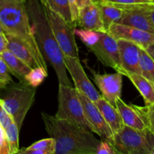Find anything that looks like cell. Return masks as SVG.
Instances as JSON below:
<instances>
[{"label":"cell","instance_id":"603a6c76","mask_svg":"<svg viewBox=\"0 0 154 154\" xmlns=\"http://www.w3.org/2000/svg\"><path fill=\"white\" fill-rule=\"evenodd\" d=\"M45 7L60 14L68 22H73L68 0H39Z\"/></svg>","mask_w":154,"mask_h":154},{"label":"cell","instance_id":"8d00e7d4","mask_svg":"<svg viewBox=\"0 0 154 154\" xmlns=\"http://www.w3.org/2000/svg\"><path fill=\"white\" fill-rule=\"evenodd\" d=\"M93 0H76L77 5H78V8H81L84 6L90 4L91 2H93Z\"/></svg>","mask_w":154,"mask_h":154},{"label":"cell","instance_id":"d6a6232c","mask_svg":"<svg viewBox=\"0 0 154 154\" xmlns=\"http://www.w3.org/2000/svg\"><path fill=\"white\" fill-rule=\"evenodd\" d=\"M0 154H9L5 131L0 126Z\"/></svg>","mask_w":154,"mask_h":154},{"label":"cell","instance_id":"d590c367","mask_svg":"<svg viewBox=\"0 0 154 154\" xmlns=\"http://www.w3.org/2000/svg\"><path fill=\"white\" fill-rule=\"evenodd\" d=\"M147 14H148L149 18L150 20V22H151L152 26H153L154 29V5H149L147 8Z\"/></svg>","mask_w":154,"mask_h":154},{"label":"cell","instance_id":"e575fe53","mask_svg":"<svg viewBox=\"0 0 154 154\" xmlns=\"http://www.w3.org/2000/svg\"><path fill=\"white\" fill-rule=\"evenodd\" d=\"M8 41L5 33H0V54L7 50Z\"/></svg>","mask_w":154,"mask_h":154},{"label":"cell","instance_id":"4fadbf2b","mask_svg":"<svg viewBox=\"0 0 154 154\" xmlns=\"http://www.w3.org/2000/svg\"><path fill=\"white\" fill-rule=\"evenodd\" d=\"M76 91L83 105L86 117L96 130V134L99 135L102 140H106L111 142L114 136L112 131L105 120L95 102L90 100L87 96L78 90H76Z\"/></svg>","mask_w":154,"mask_h":154},{"label":"cell","instance_id":"ab89813d","mask_svg":"<svg viewBox=\"0 0 154 154\" xmlns=\"http://www.w3.org/2000/svg\"><path fill=\"white\" fill-rule=\"evenodd\" d=\"M23 1H24V2H25V1H26V0H23Z\"/></svg>","mask_w":154,"mask_h":154},{"label":"cell","instance_id":"8992f818","mask_svg":"<svg viewBox=\"0 0 154 154\" xmlns=\"http://www.w3.org/2000/svg\"><path fill=\"white\" fill-rule=\"evenodd\" d=\"M55 116L96 134V130L86 117L76 89L72 86L59 84L58 110Z\"/></svg>","mask_w":154,"mask_h":154},{"label":"cell","instance_id":"3957f363","mask_svg":"<svg viewBox=\"0 0 154 154\" xmlns=\"http://www.w3.org/2000/svg\"><path fill=\"white\" fill-rule=\"evenodd\" d=\"M0 23L5 34L20 38L26 42L36 54L42 56L33 34L25 2L0 0Z\"/></svg>","mask_w":154,"mask_h":154},{"label":"cell","instance_id":"9a60e30c","mask_svg":"<svg viewBox=\"0 0 154 154\" xmlns=\"http://www.w3.org/2000/svg\"><path fill=\"white\" fill-rule=\"evenodd\" d=\"M119 56L123 75L126 72L141 74L139 67L140 48L136 44L124 39H117Z\"/></svg>","mask_w":154,"mask_h":154},{"label":"cell","instance_id":"5b68a950","mask_svg":"<svg viewBox=\"0 0 154 154\" xmlns=\"http://www.w3.org/2000/svg\"><path fill=\"white\" fill-rule=\"evenodd\" d=\"M35 93V87L20 82L11 87L6 91L4 97L0 98L3 106L11 116L19 131L27 113L34 103Z\"/></svg>","mask_w":154,"mask_h":154},{"label":"cell","instance_id":"52a82bcc","mask_svg":"<svg viewBox=\"0 0 154 154\" xmlns=\"http://www.w3.org/2000/svg\"><path fill=\"white\" fill-rule=\"evenodd\" d=\"M56 40L64 55L79 59L78 45L75 41V22H68L60 14L44 6Z\"/></svg>","mask_w":154,"mask_h":154},{"label":"cell","instance_id":"ba28073f","mask_svg":"<svg viewBox=\"0 0 154 154\" xmlns=\"http://www.w3.org/2000/svg\"><path fill=\"white\" fill-rule=\"evenodd\" d=\"M87 48L104 66L112 68L116 72L123 75V70L120 65L117 40L113 36L106 32H101L99 41Z\"/></svg>","mask_w":154,"mask_h":154},{"label":"cell","instance_id":"83f0119b","mask_svg":"<svg viewBox=\"0 0 154 154\" xmlns=\"http://www.w3.org/2000/svg\"><path fill=\"white\" fill-rule=\"evenodd\" d=\"M135 107L144 119L147 128L154 135V104L151 105H145L144 107L137 105H135Z\"/></svg>","mask_w":154,"mask_h":154},{"label":"cell","instance_id":"7c38bea8","mask_svg":"<svg viewBox=\"0 0 154 154\" xmlns=\"http://www.w3.org/2000/svg\"><path fill=\"white\" fill-rule=\"evenodd\" d=\"M8 41L7 50L29 66L32 69L42 67L48 70L46 60L42 56L38 55L24 41L17 36L5 34Z\"/></svg>","mask_w":154,"mask_h":154},{"label":"cell","instance_id":"d6986e66","mask_svg":"<svg viewBox=\"0 0 154 154\" xmlns=\"http://www.w3.org/2000/svg\"><path fill=\"white\" fill-rule=\"evenodd\" d=\"M130 80L133 85L144 99L145 105H151L154 104V83L149 81L141 74L133 72H126L123 75Z\"/></svg>","mask_w":154,"mask_h":154},{"label":"cell","instance_id":"44dd1931","mask_svg":"<svg viewBox=\"0 0 154 154\" xmlns=\"http://www.w3.org/2000/svg\"><path fill=\"white\" fill-rule=\"evenodd\" d=\"M96 2L100 10L104 29L107 32L112 24L117 23V21L120 19L123 14V9L110 3L104 2L99 0H96Z\"/></svg>","mask_w":154,"mask_h":154},{"label":"cell","instance_id":"2e32d148","mask_svg":"<svg viewBox=\"0 0 154 154\" xmlns=\"http://www.w3.org/2000/svg\"><path fill=\"white\" fill-rule=\"evenodd\" d=\"M75 23L76 26L84 29L105 32L99 5L94 0L79 9Z\"/></svg>","mask_w":154,"mask_h":154},{"label":"cell","instance_id":"cb8c5ba5","mask_svg":"<svg viewBox=\"0 0 154 154\" xmlns=\"http://www.w3.org/2000/svg\"><path fill=\"white\" fill-rule=\"evenodd\" d=\"M6 139L8 145L9 154L18 153L19 147V129L14 122L5 129Z\"/></svg>","mask_w":154,"mask_h":154},{"label":"cell","instance_id":"f546056e","mask_svg":"<svg viewBox=\"0 0 154 154\" xmlns=\"http://www.w3.org/2000/svg\"><path fill=\"white\" fill-rule=\"evenodd\" d=\"M114 5H154V2L149 0H99Z\"/></svg>","mask_w":154,"mask_h":154},{"label":"cell","instance_id":"5bb4252c","mask_svg":"<svg viewBox=\"0 0 154 154\" xmlns=\"http://www.w3.org/2000/svg\"><path fill=\"white\" fill-rule=\"evenodd\" d=\"M106 32L117 40L124 39L129 41L143 49H147L150 45L154 44L153 34L118 23L112 24Z\"/></svg>","mask_w":154,"mask_h":154},{"label":"cell","instance_id":"836d02e7","mask_svg":"<svg viewBox=\"0 0 154 154\" xmlns=\"http://www.w3.org/2000/svg\"><path fill=\"white\" fill-rule=\"evenodd\" d=\"M69 4V8H70L71 15H72V19L73 22H75L77 17H78V12H79V8L77 5L76 0H68Z\"/></svg>","mask_w":154,"mask_h":154},{"label":"cell","instance_id":"8fae6325","mask_svg":"<svg viewBox=\"0 0 154 154\" xmlns=\"http://www.w3.org/2000/svg\"><path fill=\"white\" fill-rule=\"evenodd\" d=\"M95 84L100 90L102 96L113 106L116 107V102L121 98L123 76L120 72L113 74L96 73L90 69Z\"/></svg>","mask_w":154,"mask_h":154},{"label":"cell","instance_id":"f1b7e54d","mask_svg":"<svg viewBox=\"0 0 154 154\" xmlns=\"http://www.w3.org/2000/svg\"><path fill=\"white\" fill-rule=\"evenodd\" d=\"M10 73L7 65L0 57V87H5L12 82Z\"/></svg>","mask_w":154,"mask_h":154},{"label":"cell","instance_id":"6da1fadb","mask_svg":"<svg viewBox=\"0 0 154 154\" xmlns=\"http://www.w3.org/2000/svg\"><path fill=\"white\" fill-rule=\"evenodd\" d=\"M25 5L33 34L42 56L57 74L59 84L72 86L62 52L50 26L45 7L39 0H26Z\"/></svg>","mask_w":154,"mask_h":154},{"label":"cell","instance_id":"e0dca14e","mask_svg":"<svg viewBox=\"0 0 154 154\" xmlns=\"http://www.w3.org/2000/svg\"><path fill=\"white\" fill-rule=\"evenodd\" d=\"M116 108L121 117L123 124L138 130H145L147 126L134 105H127L121 98L116 102Z\"/></svg>","mask_w":154,"mask_h":154},{"label":"cell","instance_id":"4dcf8cb0","mask_svg":"<svg viewBox=\"0 0 154 154\" xmlns=\"http://www.w3.org/2000/svg\"><path fill=\"white\" fill-rule=\"evenodd\" d=\"M12 123H14L13 119L4 108L2 103L1 99H0V126L3 129H5Z\"/></svg>","mask_w":154,"mask_h":154},{"label":"cell","instance_id":"7402d4cb","mask_svg":"<svg viewBox=\"0 0 154 154\" xmlns=\"http://www.w3.org/2000/svg\"><path fill=\"white\" fill-rule=\"evenodd\" d=\"M139 67L141 75L154 83V60L145 49H140Z\"/></svg>","mask_w":154,"mask_h":154},{"label":"cell","instance_id":"30bf717a","mask_svg":"<svg viewBox=\"0 0 154 154\" xmlns=\"http://www.w3.org/2000/svg\"><path fill=\"white\" fill-rule=\"evenodd\" d=\"M149 5H114L123 9V14L117 23L154 35V29L147 12V8Z\"/></svg>","mask_w":154,"mask_h":154},{"label":"cell","instance_id":"d4e9b609","mask_svg":"<svg viewBox=\"0 0 154 154\" xmlns=\"http://www.w3.org/2000/svg\"><path fill=\"white\" fill-rule=\"evenodd\" d=\"M48 75L47 69L42 67L34 68V69H32V70L26 75V83L33 87H37L43 82Z\"/></svg>","mask_w":154,"mask_h":154},{"label":"cell","instance_id":"277c9868","mask_svg":"<svg viewBox=\"0 0 154 154\" xmlns=\"http://www.w3.org/2000/svg\"><path fill=\"white\" fill-rule=\"evenodd\" d=\"M111 143L117 154H154V135L148 128L138 130L124 125Z\"/></svg>","mask_w":154,"mask_h":154},{"label":"cell","instance_id":"74e56055","mask_svg":"<svg viewBox=\"0 0 154 154\" xmlns=\"http://www.w3.org/2000/svg\"><path fill=\"white\" fill-rule=\"evenodd\" d=\"M145 50L147 51V52L148 53V54H150L152 57H153V59L154 60V44L150 45V46H149L148 48Z\"/></svg>","mask_w":154,"mask_h":154},{"label":"cell","instance_id":"484cf974","mask_svg":"<svg viewBox=\"0 0 154 154\" xmlns=\"http://www.w3.org/2000/svg\"><path fill=\"white\" fill-rule=\"evenodd\" d=\"M75 35L78 36L81 42H84V45L88 48L99 41L101 32L75 28Z\"/></svg>","mask_w":154,"mask_h":154},{"label":"cell","instance_id":"ac0fdd59","mask_svg":"<svg viewBox=\"0 0 154 154\" xmlns=\"http://www.w3.org/2000/svg\"><path fill=\"white\" fill-rule=\"evenodd\" d=\"M95 104L100 111L106 123L111 128L113 135H115L116 133L120 132L124 124L117 108L107 102L102 96H101L95 102Z\"/></svg>","mask_w":154,"mask_h":154},{"label":"cell","instance_id":"f35d334b","mask_svg":"<svg viewBox=\"0 0 154 154\" xmlns=\"http://www.w3.org/2000/svg\"><path fill=\"white\" fill-rule=\"evenodd\" d=\"M149 1H152V2H154V0H149Z\"/></svg>","mask_w":154,"mask_h":154},{"label":"cell","instance_id":"ffe728a7","mask_svg":"<svg viewBox=\"0 0 154 154\" xmlns=\"http://www.w3.org/2000/svg\"><path fill=\"white\" fill-rule=\"evenodd\" d=\"M0 57L6 63L11 73L17 78L21 83H26L25 77L32 70V68L8 50L2 53Z\"/></svg>","mask_w":154,"mask_h":154},{"label":"cell","instance_id":"9c48e42d","mask_svg":"<svg viewBox=\"0 0 154 154\" xmlns=\"http://www.w3.org/2000/svg\"><path fill=\"white\" fill-rule=\"evenodd\" d=\"M64 61L66 69L73 80L75 88L87 96L90 100L96 102L102 95L99 94L89 79L79 59L64 55Z\"/></svg>","mask_w":154,"mask_h":154},{"label":"cell","instance_id":"4316f807","mask_svg":"<svg viewBox=\"0 0 154 154\" xmlns=\"http://www.w3.org/2000/svg\"><path fill=\"white\" fill-rule=\"evenodd\" d=\"M56 148V141L54 138H48L45 139L40 140L36 142L33 143L29 147H26L24 150H39L47 152L48 154H54Z\"/></svg>","mask_w":154,"mask_h":154},{"label":"cell","instance_id":"7a4b0ae2","mask_svg":"<svg viewBox=\"0 0 154 154\" xmlns=\"http://www.w3.org/2000/svg\"><path fill=\"white\" fill-rule=\"evenodd\" d=\"M42 118L47 132L56 141L54 154H96L101 141L90 130L45 112Z\"/></svg>","mask_w":154,"mask_h":154},{"label":"cell","instance_id":"1f68e13d","mask_svg":"<svg viewBox=\"0 0 154 154\" xmlns=\"http://www.w3.org/2000/svg\"><path fill=\"white\" fill-rule=\"evenodd\" d=\"M96 154H117L110 141L102 140L96 149Z\"/></svg>","mask_w":154,"mask_h":154}]
</instances>
